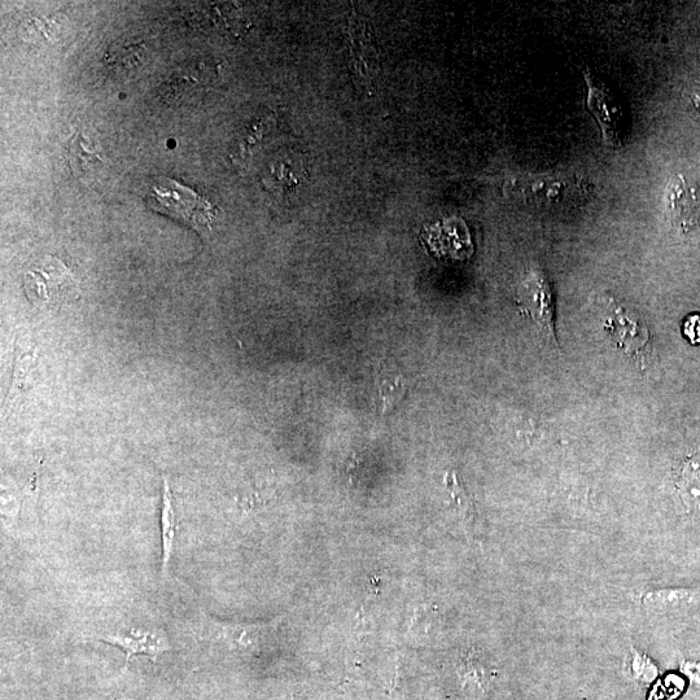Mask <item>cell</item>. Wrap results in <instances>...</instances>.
<instances>
[{
  "instance_id": "30bf717a",
  "label": "cell",
  "mask_w": 700,
  "mask_h": 700,
  "mask_svg": "<svg viewBox=\"0 0 700 700\" xmlns=\"http://www.w3.org/2000/svg\"><path fill=\"white\" fill-rule=\"evenodd\" d=\"M69 161L77 178H90L104 164L98 146L82 134H76L70 142Z\"/></svg>"
},
{
  "instance_id": "52a82bcc",
  "label": "cell",
  "mask_w": 700,
  "mask_h": 700,
  "mask_svg": "<svg viewBox=\"0 0 700 700\" xmlns=\"http://www.w3.org/2000/svg\"><path fill=\"white\" fill-rule=\"evenodd\" d=\"M102 641L124 651L125 667H128L131 658L135 655H146L156 663L157 656L170 650L165 638L156 636L155 633L137 632V630H133L130 634H108L102 638Z\"/></svg>"
},
{
  "instance_id": "5b68a950",
  "label": "cell",
  "mask_w": 700,
  "mask_h": 700,
  "mask_svg": "<svg viewBox=\"0 0 700 700\" xmlns=\"http://www.w3.org/2000/svg\"><path fill=\"white\" fill-rule=\"evenodd\" d=\"M669 220L682 234L700 230V186L684 175H677L668 187Z\"/></svg>"
},
{
  "instance_id": "9c48e42d",
  "label": "cell",
  "mask_w": 700,
  "mask_h": 700,
  "mask_svg": "<svg viewBox=\"0 0 700 700\" xmlns=\"http://www.w3.org/2000/svg\"><path fill=\"white\" fill-rule=\"evenodd\" d=\"M69 283L68 270L59 262L54 264H42L39 268H34L26 274L25 291L30 299L37 297V300L47 301L51 299L52 293L60 291L59 284Z\"/></svg>"
},
{
  "instance_id": "7c38bea8",
  "label": "cell",
  "mask_w": 700,
  "mask_h": 700,
  "mask_svg": "<svg viewBox=\"0 0 700 700\" xmlns=\"http://www.w3.org/2000/svg\"><path fill=\"white\" fill-rule=\"evenodd\" d=\"M677 490L688 509L700 511V455L690 458L682 467Z\"/></svg>"
},
{
  "instance_id": "ac0fdd59",
  "label": "cell",
  "mask_w": 700,
  "mask_h": 700,
  "mask_svg": "<svg viewBox=\"0 0 700 700\" xmlns=\"http://www.w3.org/2000/svg\"><path fill=\"white\" fill-rule=\"evenodd\" d=\"M685 334L693 343L700 341V317L690 318L685 325Z\"/></svg>"
},
{
  "instance_id": "2e32d148",
  "label": "cell",
  "mask_w": 700,
  "mask_h": 700,
  "mask_svg": "<svg viewBox=\"0 0 700 700\" xmlns=\"http://www.w3.org/2000/svg\"><path fill=\"white\" fill-rule=\"evenodd\" d=\"M630 669H632V675L637 680L643 682L653 681L658 673L655 664L647 658L646 655L638 653V651L633 650L632 662H630Z\"/></svg>"
},
{
  "instance_id": "d6986e66",
  "label": "cell",
  "mask_w": 700,
  "mask_h": 700,
  "mask_svg": "<svg viewBox=\"0 0 700 700\" xmlns=\"http://www.w3.org/2000/svg\"><path fill=\"white\" fill-rule=\"evenodd\" d=\"M682 671L690 677V680L695 684L700 685V663H688L682 665Z\"/></svg>"
},
{
  "instance_id": "5bb4252c",
  "label": "cell",
  "mask_w": 700,
  "mask_h": 700,
  "mask_svg": "<svg viewBox=\"0 0 700 700\" xmlns=\"http://www.w3.org/2000/svg\"><path fill=\"white\" fill-rule=\"evenodd\" d=\"M446 485H448L455 510L461 516L462 522L465 523L468 531H474L476 522L475 506L455 472H449L446 475Z\"/></svg>"
},
{
  "instance_id": "ba28073f",
  "label": "cell",
  "mask_w": 700,
  "mask_h": 700,
  "mask_svg": "<svg viewBox=\"0 0 700 700\" xmlns=\"http://www.w3.org/2000/svg\"><path fill=\"white\" fill-rule=\"evenodd\" d=\"M641 605L647 610L668 614L700 608V589H660L641 595Z\"/></svg>"
},
{
  "instance_id": "8992f818",
  "label": "cell",
  "mask_w": 700,
  "mask_h": 700,
  "mask_svg": "<svg viewBox=\"0 0 700 700\" xmlns=\"http://www.w3.org/2000/svg\"><path fill=\"white\" fill-rule=\"evenodd\" d=\"M605 331L621 352L642 361L650 343V331L642 318L623 306H615L607 319Z\"/></svg>"
},
{
  "instance_id": "277c9868",
  "label": "cell",
  "mask_w": 700,
  "mask_h": 700,
  "mask_svg": "<svg viewBox=\"0 0 700 700\" xmlns=\"http://www.w3.org/2000/svg\"><path fill=\"white\" fill-rule=\"evenodd\" d=\"M153 209L170 214L179 220L194 226L199 233L212 230L214 210L212 205L194 194V191L179 186L175 181L160 178L153 183L150 194Z\"/></svg>"
},
{
  "instance_id": "e0dca14e",
  "label": "cell",
  "mask_w": 700,
  "mask_h": 700,
  "mask_svg": "<svg viewBox=\"0 0 700 700\" xmlns=\"http://www.w3.org/2000/svg\"><path fill=\"white\" fill-rule=\"evenodd\" d=\"M35 360V356L33 353L30 352H25L24 354H21L19 357V360H17L16 363V371H15V384L16 387H20L21 383L28 378V374L30 373V366H32L33 361Z\"/></svg>"
},
{
  "instance_id": "9a60e30c",
  "label": "cell",
  "mask_w": 700,
  "mask_h": 700,
  "mask_svg": "<svg viewBox=\"0 0 700 700\" xmlns=\"http://www.w3.org/2000/svg\"><path fill=\"white\" fill-rule=\"evenodd\" d=\"M144 48L142 46H112L111 51H108L107 61L111 67L117 70H129L133 67V63L129 60V56H143Z\"/></svg>"
},
{
  "instance_id": "8fae6325",
  "label": "cell",
  "mask_w": 700,
  "mask_h": 700,
  "mask_svg": "<svg viewBox=\"0 0 700 700\" xmlns=\"http://www.w3.org/2000/svg\"><path fill=\"white\" fill-rule=\"evenodd\" d=\"M270 165L271 179H278V187L288 194L295 192L308 179V166L299 155L283 156Z\"/></svg>"
},
{
  "instance_id": "7a4b0ae2",
  "label": "cell",
  "mask_w": 700,
  "mask_h": 700,
  "mask_svg": "<svg viewBox=\"0 0 700 700\" xmlns=\"http://www.w3.org/2000/svg\"><path fill=\"white\" fill-rule=\"evenodd\" d=\"M515 303L520 314L536 326L541 336L557 345L553 284L540 265H531L525 269L516 287Z\"/></svg>"
},
{
  "instance_id": "3957f363",
  "label": "cell",
  "mask_w": 700,
  "mask_h": 700,
  "mask_svg": "<svg viewBox=\"0 0 700 700\" xmlns=\"http://www.w3.org/2000/svg\"><path fill=\"white\" fill-rule=\"evenodd\" d=\"M584 80L588 89L586 103L601 129L603 142L610 148L623 147L628 139L630 121L619 95L592 70H585Z\"/></svg>"
},
{
  "instance_id": "4fadbf2b",
  "label": "cell",
  "mask_w": 700,
  "mask_h": 700,
  "mask_svg": "<svg viewBox=\"0 0 700 700\" xmlns=\"http://www.w3.org/2000/svg\"><path fill=\"white\" fill-rule=\"evenodd\" d=\"M178 524L175 519L172 493H170L168 480H164V496L163 510H161V533H163V566L161 572L165 579L168 573L170 559H172L175 533H177Z\"/></svg>"
},
{
  "instance_id": "6da1fadb",
  "label": "cell",
  "mask_w": 700,
  "mask_h": 700,
  "mask_svg": "<svg viewBox=\"0 0 700 700\" xmlns=\"http://www.w3.org/2000/svg\"><path fill=\"white\" fill-rule=\"evenodd\" d=\"M507 198L538 208L571 207L580 204L590 185L575 175H515L503 185Z\"/></svg>"
}]
</instances>
